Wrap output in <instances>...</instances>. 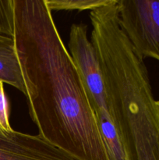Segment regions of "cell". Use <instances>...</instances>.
<instances>
[{
    "instance_id": "cell-2",
    "label": "cell",
    "mask_w": 159,
    "mask_h": 160,
    "mask_svg": "<svg viewBox=\"0 0 159 160\" xmlns=\"http://www.w3.org/2000/svg\"><path fill=\"white\" fill-rule=\"evenodd\" d=\"M120 27L139 57L159 61V0H117Z\"/></svg>"
},
{
    "instance_id": "cell-3",
    "label": "cell",
    "mask_w": 159,
    "mask_h": 160,
    "mask_svg": "<svg viewBox=\"0 0 159 160\" xmlns=\"http://www.w3.org/2000/svg\"><path fill=\"white\" fill-rule=\"evenodd\" d=\"M68 47L94 113L98 112L109 113L102 71L96 50L87 36V25L82 23L72 24Z\"/></svg>"
},
{
    "instance_id": "cell-6",
    "label": "cell",
    "mask_w": 159,
    "mask_h": 160,
    "mask_svg": "<svg viewBox=\"0 0 159 160\" xmlns=\"http://www.w3.org/2000/svg\"><path fill=\"white\" fill-rule=\"evenodd\" d=\"M113 0H46L50 10L92 11L111 4Z\"/></svg>"
},
{
    "instance_id": "cell-8",
    "label": "cell",
    "mask_w": 159,
    "mask_h": 160,
    "mask_svg": "<svg viewBox=\"0 0 159 160\" xmlns=\"http://www.w3.org/2000/svg\"><path fill=\"white\" fill-rule=\"evenodd\" d=\"M157 104H158V106H159V101H157Z\"/></svg>"
},
{
    "instance_id": "cell-7",
    "label": "cell",
    "mask_w": 159,
    "mask_h": 160,
    "mask_svg": "<svg viewBox=\"0 0 159 160\" xmlns=\"http://www.w3.org/2000/svg\"><path fill=\"white\" fill-rule=\"evenodd\" d=\"M3 83L0 81V132L9 134L14 131L9 121L10 107L4 90Z\"/></svg>"
},
{
    "instance_id": "cell-5",
    "label": "cell",
    "mask_w": 159,
    "mask_h": 160,
    "mask_svg": "<svg viewBox=\"0 0 159 160\" xmlns=\"http://www.w3.org/2000/svg\"><path fill=\"white\" fill-rule=\"evenodd\" d=\"M109 160H126L123 144L111 118L105 112L95 113Z\"/></svg>"
},
{
    "instance_id": "cell-1",
    "label": "cell",
    "mask_w": 159,
    "mask_h": 160,
    "mask_svg": "<svg viewBox=\"0 0 159 160\" xmlns=\"http://www.w3.org/2000/svg\"><path fill=\"white\" fill-rule=\"evenodd\" d=\"M14 36L38 135L77 160H109L92 109L46 0H13Z\"/></svg>"
},
{
    "instance_id": "cell-4",
    "label": "cell",
    "mask_w": 159,
    "mask_h": 160,
    "mask_svg": "<svg viewBox=\"0 0 159 160\" xmlns=\"http://www.w3.org/2000/svg\"><path fill=\"white\" fill-rule=\"evenodd\" d=\"M0 81L12 86L26 96V86L18 59L15 36L4 33H0Z\"/></svg>"
}]
</instances>
